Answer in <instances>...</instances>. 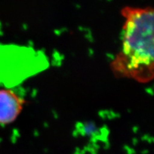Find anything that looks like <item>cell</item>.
I'll list each match as a JSON object with an SVG mask.
<instances>
[{
    "label": "cell",
    "instance_id": "1",
    "mask_svg": "<svg viewBox=\"0 0 154 154\" xmlns=\"http://www.w3.org/2000/svg\"><path fill=\"white\" fill-rule=\"evenodd\" d=\"M153 9L151 7H124L122 43L111 62L113 74L145 84L154 75Z\"/></svg>",
    "mask_w": 154,
    "mask_h": 154
},
{
    "label": "cell",
    "instance_id": "2",
    "mask_svg": "<svg viewBox=\"0 0 154 154\" xmlns=\"http://www.w3.org/2000/svg\"><path fill=\"white\" fill-rule=\"evenodd\" d=\"M25 101L14 90L0 88V124H11L22 113Z\"/></svg>",
    "mask_w": 154,
    "mask_h": 154
}]
</instances>
